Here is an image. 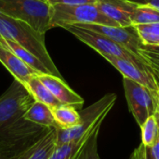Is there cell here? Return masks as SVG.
<instances>
[{"mask_svg": "<svg viewBox=\"0 0 159 159\" xmlns=\"http://www.w3.org/2000/svg\"><path fill=\"white\" fill-rule=\"evenodd\" d=\"M34 101L17 79L0 96V152L7 159L18 157L50 129L24 118Z\"/></svg>", "mask_w": 159, "mask_h": 159, "instance_id": "6da1fadb", "label": "cell"}, {"mask_svg": "<svg viewBox=\"0 0 159 159\" xmlns=\"http://www.w3.org/2000/svg\"><path fill=\"white\" fill-rule=\"evenodd\" d=\"M0 36L19 44L27 51L33 53L45 64L51 75L62 78L47 50L45 34L37 32L24 21L0 13Z\"/></svg>", "mask_w": 159, "mask_h": 159, "instance_id": "7a4b0ae2", "label": "cell"}, {"mask_svg": "<svg viewBox=\"0 0 159 159\" xmlns=\"http://www.w3.org/2000/svg\"><path fill=\"white\" fill-rule=\"evenodd\" d=\"M0 13L29 24L41 34L50 28V5L47 0H0Z\"/></svg>", "mask_w": 159, "mask_h": 159, "instance_id": "3957f363", "label": "cell"}, {"mask_svg": "<svg viewBox=\"0 0 159 159\" xmlns=\"http://www.w3.org/2000/svg\"><path fill=\"white\" fill-rule=\"evenodd\" d=\"M79 23L120 26L116 21L104 15L96 4H56L50 6V28H62L64 25Z\"/></svg>", "mask_w": 159, "mask_h": 159, "instance_id": "277c9868", "label": "cell"}, {"mask_svg": "<svg viewBox=\"0 0 159 159\" xmlns=\"http://www.w3.org/2000/svg\"><path fill=\"white\" fill-rule=\"evenodd\" d=\"M116 101V95L115 93L106 94L93 104L79 110L80 121L78 125L70 129H57V146L81 139L101 119H105Z\"/></svg>", "mask_w": 159, "mask_h": 159, "instance_id": "5b68a950", "label": "cell"}, {"mask_svg": "<svg viewBox=\"0 0 159 159\" xmlns=\"http://www.w3.org/2000/svg\"><path fill=\"white\" fill-rule=\"evenodd\" d=\"M62 28L73 34L77 39L82 41L89 47L92 48L102 56L110 55L117 58L126 59L152 72L141 57L137 56L136 54L132 53L131 51L128 50L124 47L120 46L119 44L116 43L115 41H113L112 39L108 38L103 34L81 27L77 24H68V25H64Z\"/></svg>", "mask_w": 159, "mask_h": 159, "instance_id": "8992f818", "label": "cell"}, {"mask_svg": "<svg viewBox=\"0 0 159 159\" xmlns=\"http://www.w3.org/2000/svg\"><path fill=\"white\" fill-rule=\"evenodd\" d=\"M123 86L129 109L141 128L149 116L156 115L159 95L127 77H123Z\"/></svg>", "mask_w": 159, "mask_h": 159, "instance_id": "52a82bcc", "label": "cell"}, {"mask_svg": "<svg viewBox=\"0 0 159 159\" xmlns=\"http://www.w3.org/2000/svg\"><path fill=\"white\" fill-rule=\"evenodd\" d=\"M77 25L87 28V29H89V30H92L96 33H99L101 34L107 36L108 38L112 39L116 43L119 44L120 46L124 47L128 50L131 51L132 53L136 54L137 56H139L143 59V57L139 53V48L143 43L141 40V38L133 25L127 26V27L108 26V25L94 24V23H79Z\"/></svg>", "mask_w": 159, "mask_h": 159, "instance_id": "ba28073f", "label": "cell"}, {"mask_svg": "<svg viewBox=\"0 0 159 159\" xmlns=\"http://www.w3.org/2000/svg\"><path fill=\"white\" fill-rule=\"evenodd\" d=\"M102 57L107 60V61H109L116 69H117L121 73L123 77L129 78L148 88L155 94L159 95V84L152 72L126 59L117 58L110 55H102Z\"/></svg>", "mask_w": 159, "mask_h": 159, "instance_id": "9c48e42d", "label": "cell"}, {"mask_svg": "<svg viewBox=\"0 0 159 159\" xmlns=\"http://www.w3.org/2000/svg\"><path fill=\"white\" fill-rule=\"evenodd\" d=\"M38 77L61 104L70 105L77 110H81L84 99L75 92L62 78L48 74L38 75Z\"/></svg>", "mask_w": 159, "mask_h": 159, "instance_id": "30bf717a", "label": "cell"}, {"mask_svg": "<svg viewBox=\"0 0 159 159\" xmlns=\"http://www.w3.org/2000/svg\"><path fill=\"white\" fill-rule=\"evenodd\" d=\"M0 62L8 70L14 79H17L24 86L34 75H39L35 70L20 60L4 43L2 37H0Z\"/></svg>", "mask_w": 159, "mask_h": 159, "instance_id": "8fae6325", "label": "cell"}, {"mask_svg": "<svg viewBox=\"0 0 159 159\" xmlns=\"http://www.w3.org/2000/svg\"><path fill=\"white\" fill-rule=\"evenodd\" d=\"M96 6L104 15L120 26L127 27L132 25L131 15L138 4L130 0H97Z\"/></svg>", "mask_w": 159, "mask_h": 159, "instance_id": "7c38bea8", "label": "cell"}, {"mask_svg": "<svg viewBox=\"0 0 159 159\" xmlns=\"http://www.w3.org/2000/svg\"><path fill=\"white\" fill-rule=\"evenodd\" d=\"M57 147V129L50 128L35 143L15 159H49Z\"/></svg>", "mask_w": 159, "mask_h": 159, "instance_id": "4fadbf2b", "label": "cell"}, {"mask_svg": "<svg viewBox=\"0 0 159 159\" xmlns=\"http://www.w3.org/2000/svg\"><path fill=\"white\" fill-rule=\"evenodd\" d=\"M24 118L40 126L59 129V126L54 118L52 109L37 101H34V102L27 110Z\"/></svg>", "mask_w": 159, "mask_h": 159, "instance_id": "5bb4252c", "label": "cell"}, {"mask_svg": "<svg viewBox=\"0 0 159 159\" xmlns=\"http://www.w3.org/2000/svg\"><path fill=\"white\" fill-rule=\"evenodd\" d=\"M25 87L33 95L35 101L48 105L51 109L61 105V103L55 98V96L51 93V91L39 79L38 75H34L26 83Z\"/></svg>", "mask_w": 159, "mask_h": 159, "instance_id": "9a60e30c", "label": "cell"}, {"mask_svg": "<svg viewBox=\"0 0 159 159\" xmlns=\"http://www.w3.org/2000/svg\"><path fill=\"white\" fill-rule=\"evenodd\" d=\"M3 41L20 60H22L28 66H30L31 68L35 70L39 75H41V74L50 75L48 68L45 66V64L37 57H35L33 53L27 51L21 46H20L19 44H17V43H15V42H13L11 40L3 38Z\"/></svg>", "mask_w": 159, "mask_h": 159, "instance_id": "2e32d148", "label": "cell"}, {"mask_svg": "<svg viewBox=\"0 0 159 159\" xmlns=\"http://www.w3.org/2000/svg\"><path fill=\"white\" fill-rule=\"evenodd\" d=\"M52 113L59 129H70L75 127L80 121L79 111L70 105L61 104L53 108Z\"/></svg>", "mask_w": 159, "mask_h": 159, "instance_id": "e0dca14e", "label": "cell"}, {"mask_svg": "<svg viewBox=\"0 0 159 159\" xmlns=\"http://www.w3.org/2000/svg\"><path fill=\"white\" fill-rule=\"evenodd\" d=\"M103 120V119H101ZM100 120V121H101ZM97 125V124H96ZM95 125V126H96ZM95 126L86 134L84 135L81 139L73 141L71 143H65L63 145L61 146H57L54 153L52 154L51 157L49 159H75L77 153L79 152V150L81 149V147L83 146V144L86 143V141L88 140V138L89 137L90 133L92 132L93 129L95 128Z\"/></svg>", "mask_w": 159, "mask_h": 159, "instance_id": "ac0fdd59", "label": "cell"}, {"mask_svg": "<svg viewBox=\"0 0 159 159\" xmlns=\"http://www.w3.org/2000/svg\"><path fill=\"white\" fill-rule=\"evenodd\" d=\"M103 120H101L97 123L75 159H101L98 153V137Z\"/></svg>", "mask_w": 159, "mask_h": 159, "instance_id": "d6986e66", "label": "cell"}, {"mask_svg": "<svg viewBox=\"0 0 159 159\" xmlns=\"http://www.w3.org/2000/svg\"><path fill=\"white\" fill-rule=\"evenodd\" d=\"M156 22H159V10L149 5H138L131 15L132 25Z\"/></svg>", "mask_w": 159, "mask_h": 159, "instance_id": "ffe728a7", "label": "cell"}, {"mask_svg": "<svg viewBox=\"0 0 159 159\" xmlns=\"http://www.w3.org/2000/svg\"><path fill=\"white\" fill-rule=\"evenodd\" d=\"M139 53L159 84V46L143 44L139 48Z\"/></svg>", "mask_w": 159, "mask_h": 159, "instance_id": "44dd1931", "label": "cell"}, {"mask_svg": "<svg viewBox=\"0 0 159 159\" xmlns=\"http://www.w3.org/2000/svg\"><path fill=\"white\" fill-rule=\"evenodd\" d=\"M142 143L148 147H153L158 138V123L156 115L149 116L141 127Z\"/></svg>", "mask_w": 159, "mask_h": 159, "instance_id": "7402d4cb", "label": "cell"}, {"mask_svg": "<svg viewBox=\"0 0 159 159\" xmlns=\"http://www.w3.org/2000/svg\"><path fill=\"white\" fill-rule=\"evenodd\" d=\"M144 45L159 46V22L133 25Z\"/></svg>", "mask_w": 159, "mask_h": 159, "instance_id": "603a6c76", "label": "cell"}, {"mask_svg": "<svg viewBox=\"0 0 159 159\" xmlns=\"http://www.w3.org/2000/svg\"><path fill=\"white\" fill-rule=\"evenodd\" d=\"M129 159H156L152 147L141 143L131 154Z\"/></svg>", "mask_w": 159, "mask_h": 159, "instance_id": "cb8c5ba5", "label": "cell"}, {"mask_svg": "<svg viewBox=\"0 0 159 159\" xmlns=\"http://www.w3.org/2000/svg\"><path fill=\"white\" fill-rule=\"evenodd\" d=\"M51 5L64 4V5H82V4H96L97 0H47Z\"/></svg>", "mask_w": 159, "mask_h": 159, "instance_id": "d4e9b609", "label": "cell"}, {"mask_svg": "<svg viewBox=\"0 0 159 159\" xmlns=\"http://www.w3.org/2000/svg\"><path fill=\"white\" fill-rule=\"evenodd\" d=\"M138 5H149L159 10V0H130Z\"/></svg>", "mask_w": 159, "mask_h": 159, "instance_id": "484cf974", "label": "cell"}, {"mask_svg": "<svg viewBox=\"0 0 159 159\" xmlns=\"http://www.w3.org/2000/svg\"><path fill=\"white\" fill-rule=\"evenodd\" d=\"M156 116H157V123H158V130H159V115L157 113H156ZM153 149V152H154V155H155V157L156 159H159V132H158V138H157V141L156 143V144L152 147Z\"/></svg>", "mask_w": 159, "mask_h": 159, "instance_id": "4316f807", "label": "cell"}, {"mask_svg": "<svg viewBox=\"0 0 159 159\" xmlns=\"http://www.w3.org/2000/svg\"><path fill=\"white\" fill-rule=\"evenodd\" d=\"M0 159H7V157H6L5 155H3V154L0 152Z\"/></svg>", "mask_w": 159, "mask_h": 159, "instance_id": "83f0119b", "label": "cell"}, {"mask_svg": "<svg viewBox=\"0 0 159 159\" xmlns=\"http://www.w3.org/2000/svg\"><path fill=\"white\" fill-rule=\"evenodd\" d=\"M157 113L159 115V101H158V106H157Z\"/></svg>", "mask_w": 159, "mask_h": 159, "instance_id": "f1b7e54d", "label": "cell"}, {"mask_svg": "<svg viewBox=\"0 0 159 159\" xmlns=\"http://www.w3.org/2000/svg\"><path fill=\"white\" fill-rule=\"evenodd\" d=\"M0 37H1V36H0Z\"/></svg>", "mask_w": 159, "mask_h": 159, "instance_id": "f546056e", "label": "cell"}]
</instances>
